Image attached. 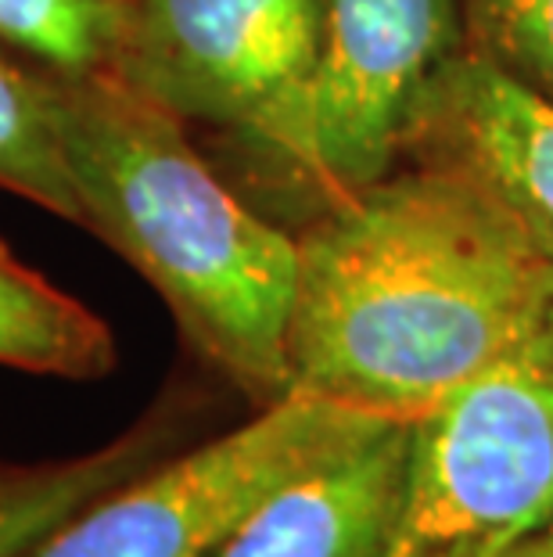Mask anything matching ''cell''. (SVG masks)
<instances>
[{"label": "cell", "instance_id": "obj_2", "mask_svg": "<svg viewBox=\"0 0 553 557\" xmlns=\"http://www.w3.org/2000/svg\"><path fill=\"white\" fill-rule=\"evenodd\" d=\"M51 98L84 227L162 295L191 349L259 410L291 396L299 234L255 212L176 115L109 69H51Z\"/></svg>", "mask_w": 553, "mask_h": 557}, {"label": "cell", "instance_id": "obj_12", "mask_svg": "<svg viewBox=\"0 0 553 557\" xmlns=\"http://www.w3.org/2000/svg\"><path fill=\"white\" fill-rule=\"evenodd\" d=\"M120 0H0V40L54 73L112 65Z\"/></svg>", "mask_w": 553, "mask_h": 557}, {"label": "cell", "instance_id": "obj_13", "mask_svg": "<svg viewBox=\"0 0 553 557\" xmlns=\"http://www.w3.org/2000/svg\"><path fill=\"white\" fill-rule=\"evenodd\" d=\"M464 47L553 101V0H461Z\"/></svg>", "mask_w": 553, "mask_h": 557}, {"label": "cell", "instance_id": "obj_7", "mask_svg": "<svg viewBox=\"0 0 553 557\" xmlns=\"http://www.w3.org/2000/svg\"><path fill=\"white\" fill-rule=\"evenodd\" d=\"M410 156L464 176L553 263V101L461 47L435 83Z\"/></svg>", "mask_w": 553, "mask_h": 557}, {"label": "cell", "instance_id": "obj_4", "mask_svg": "<svg viewBox=\"0 0 553 557\" xmlns=\"http://www.w3.org/2000/svg\"><path fill=\"white\" fill-rule=\"evenodd\" d=\"M385 421L345 403L291 393L241 429L140 471L26 557H213L266 496Z\"/></svg>", "mask_w": 553, "mask_h": 557}, {"label": "cell", "instance_id": "obj_8", "mask_svg": "<svg viewBox=\"0 0 553 557\" xmlns=\"http://www.w3.org/2000/svg\"><path fill=\"white\" fill-rule=\"evenodd\" d=\"M414 421L360 443L266 496L213 557H385L406 500Z\"/></svg>", "mask_w": 553, "mask_h": 557}, {"label": "cell", "instance_id": "obj_1", "mask_svg": "<svg viewBox=\"0 0 553 557\" xmlns=\"http://www.w3.org/2000/svg\"><path fill=\"white\" fill-rule=\"evenodd\" d=\"M543 259L492 201L417 162L299 234L291 393L414 421L521 338Z\"/></svg>", "mask_w": 553, "mask_h": 557}, {"label": "cell", "instance_id": "obj_10", "mask_svg": "<svg viewBox=\"0 0 553 557\" xmlns=\"http://www.w3.org/2000/svg\"><path fill=\"white\" fill-rule=\"evenodd\" d=\"M115 360L109 324L0 242V367L93 382Z\"/></svg>", "mask_w": 553, "mask_h": 557}, {"label": "cell", "instance_id": "obj_6", "mask_svg": "<svg viewBox=\"0 0 553 557\" xmlns=\"http://www.w3.org/2000/svg\"><path fill=\"white\" fill-rule=\"evenodd\" d=\"M324 0H120L109 73L180 123L252 134L305 83Z\"/></svg>", "mask_w": 553, "mask_h": 557}, {"label": "cell", "instance_id": "obj_16", "mask_svg": "<svg viewBox=\"0 0 553 557\" xmlns=\"http://www.w3.org/2000/svg\"><path fill=\"white\" fill-rule=\"evenodd\" d=\"M11 465H4V460H0V475H4V471H8Z\"/></svg>", "mask_w": 553, "mask_h": 557}, {"label": "cell", "instance_id": "obj_11", "mask_svg": "<svg viewBox=\"0 0 553 557\" xmlns=\"http://www.w3.org/2000/svg\"><path fill=\"white\" fill-rule=\"evenodd\" d=\"M0 40V187L84 227V209L68 173L54 120L51 69L26 65Z\"/></svg>", "mask_w": 553, "mask_h": 557}, {"label": "cell", "instance_id": "obj_9", "mask_svg": "<svg viewBox=\"0 0 553 557\" xmlns=\"http://www.w3.org/2000/svg\"><path fill=\"white\" fill-rule=\"evenodd\" d=\"M187 432V403L162 399L134 429L90 454L51 465H11L0 475V557H26L84 507L176 454Z\"/></svg>", "mask_w": 553, "mask_h": 557}, {"label": "cell", "instance_id": "obj_15", "mask_svg": "<svg viewBox=\"0 0 553 557\" xmlns=\"http://www.w3.org/2000/svg\"><path fill=\"white\" fill-rule=\"evenodd\" d=\"M503 557H553V511L539 518L517 543H511V550Z\"/></svg>", "mask_w": 553, "mask_h": 557}, {"label": "cell", "instance_id": "obj_3", "mask_svg": "<svg viewBox=\"0 0 553 557\" xmlns=\"http://www.w3.org/2000/svg\"><path fill=\"white\" fill-rule=\"evenodd\" d=\"M461 47V0H324L299 94L234 140L259 181L296 195L313 220L395 173Z\"/></svg>", "mask_w": 553, "mask_h": 557}, {"label": "cell", "instance_id": "obj_5", "mask_svg": "<svg viewBox=\"0 0 553 557\" xmlns=\"http://www.w3.org/2000/svg\"><path fill=\"white\" fill-rule=\"evenodd\" d=\"M553 511V385L503 360L414 418L385 557H503Z\"/></svg>", "mask_w": 553, "mask_h": 557}, {"label": "cell", "instance_id": "obj_14", "mask_svg": "<svg viewBox=\"0 0 553 557\" xmlns=\"http://www.w3.org/2000/svg\"><path fill=\"white\" fill-rule=\"evenodd\" d=\"M511 360L525 367L528 374H536L539 382L553 385V263L539 267L521 338H517Z\"/></svg>", "mask_w": 553, "mask_h": 557}]
</instances>
